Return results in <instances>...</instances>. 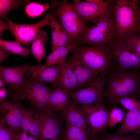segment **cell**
Here are the masks:
<instances>
[{
  "mask_svg": "<svg viewBox=\"0 0 140 140\" xmlns=\"http://www.w3.org/2000/svg\"><path fill=\"white\" fill-rule=\"evenodd\" d=\"M106 79L103 99L113 107L124 97L140 101V70H125L113 65Z\"/></svg>",
  "mask_w": 140,
  "mask_h": 140,
  "instance_id": "cell-1",
  "label": "cell"
},
{
  "mask_svg": "<svg viewBox=\"0 0 140 140\" xmlns=\"http://www.w3.org/2000/svg\"><path fill=\"white\" fill-rule=\"evenodd\" d=\"M114 1L116 41H123L128 35L133 33L140 25V1L138 0Z\"/></svg>",
  "mask_w": 140,
  "mask_h": 140,
  "instance_id": "cell-2",
  "label": "cell"
},
{
  "mask_svg": "<svg viewBox=\"0 0 140 140\" xmlns=\"http://www.w3.org/2000/svg\"><path fill=\"white\" fill-rule=\"evenodd\" d=\"M54 9L53 15L59 18L61 25L70 37L71 42L80 44L82 37L89 28L68 1L53 0L50 9Z\"/></svg>",
  "mask_w": 140,
  "mask_h": 140,
  "instance_id": "cell-3",
  "label": "cell"
},
{
  "mask_svg": "<svg viewBox=\"0 0 140 140\" xmlns=\"http://www.w3.org/2000/svg\"><path fill=\"white\" fill-rule=\"evenodd\" d=\"M73 51L88 67L106 77L113 65V55L109 45L76 47Z\"/></svg>",
  "mask_w": 140,
  "mask_h": 140,
  "instance_id": "cell-4",
  "label": "cell"
},
{
  "mask_svg": "<svg viewBox=\"0 0 140 140\" xmlns=\"http://www.w3.org/2000/svg\"><path fill=\"white\" fill-rule=\"evenodd\" d=\"M116 41V27L113 14L109 18L89 27L83 34L81 42L88 46H98L109 45Z\"/></svg>",
  "mask_w": 140,
  "mask_h": 140,
  "instance_id": "cell-5",
  "label": "cell"
},
{
  "mask_svg": "<svg viewBox=\"0 0 140 140\" xmlns=\"http://www.w3.org/2000/svg\"><path fill=\"white\" fill-rule=\"evenodd\" d=\"M28 78L26 79V86L20 96V101L28 100L35 110L38 113L55 112L49 101L50 94L53 90L31 76Z\"/></svg>",
  "mask_w": 140,
  "mask_h": 140,
  "instance_id": "cell-6",
  "label": "cell"
},
{
  "mask_svg": "<svg viewBox=\"0 0 140 140\" xmlns=\"http://www.w3.org/2000/svg\"><path fill=\"white\" fill-rule=\"evenodd\" d=\"M72 6L84 21L88 24H95L109 18L113 15L114 0H108L102 5H97L80 0H74Z\"/></svg>",
  "mask_w": 140,
  "mask_h": 140,
  "instance_id": "cell-7",
  "label": "cell"
},
{
  "mask_svg": "<svg viewBox=\"0 0 140 140\" xmlns=\"http://www.w3.org/2000/svg\"><path fill=\"white\" fill-rule=\"evenodd\" d=\"M106 83V77L99 75L96 80L82 88L68 93L69 98L78 106L101 103Z\"/></svg>",
  "mask_w": 140,
  "mask_h": 140,
  "instance_id": "cell-8",
  "label": "cell"
},
{
  "mask_svg": "<svg viewBox=\"0 0 140 140\" xmlns=\"http://www.w3.org/2000/svg\"><path fill=\"white\" fill-rule=\"evenodd\" d=\"M78 106L87 119L93 139L95 138L97 135L105 131L106 129L109 127V111L101 103Z\"/></svg>",
  "mask_w": 140,
  "mask_h": 140,
  "instance_id": "cell-9",
  "label": "cell"
},
{
  "mask_svg": "<svg viewBox=\"0 0 140 140\" xmlns=\"http://www.w3.org/2000/svg\"><path fill=\"white\" fill-rule=\"evenodd\" d=\"M53 14L49 12L41 21L32 24H19L7 19L9 24V30L14 36L15 41L20 44L28 46L31 43L41 28L50 26V19Z\"/></svg>",
  "mask_w": 140,
  "mask_h": 140,
  "instance_id": "cell-10",
  "label": "cell"
},
{
  "mask_svg": "<svg viewBox=\"0 0 140 140\" xmlns=\"http://www.w3.org/2000/svg\"><path fill=\"white\" fill-rule=\"evenodd\" d=\"M38 113L40 121L38 140H62L65 132L63 118L59 117L55 112Z\"/></svg>",
  "mask_w": 140,
  "mask_h": 140,
  "instance_id": "cell-11",
  "label": "cell"
},
{
  "mask_svg": "<svg viewBox=\"0 0 140 140\" xmlns=\"http://www.w3.org/2000/svg\"><path fill=\"white\" fill-rule=\"evenodd\" d=\"M28 63L13 67H6L1 65L0 73L4 77L5 83L8 86L7 95L9 99L19 95L26 86L25 75L29 67Z\"/></svg>",
  "mask_w": 140,
  "mask_h": 140,
  "instance_id": "cell-12",
  "label": "cell"
},
{
  "mask_svg": "<svg viewBox=\"0 0 140 140\" xmlns=\"http://www.w3.org/2000/svg\"><path fill=\"white\" fill-rule=\"evenodd\" d=\"M117 66L127 70H140V57L124 41H116L109 45Z\"/></svg>",
  "mask_w": 140,
  "mask_h": 140,
  "instance_id": "cell-13",
  "label": "cell"
},
{
  "mask_svg": "<svg viewBox=\"0 0 140 140\" xmlns=\"http://www.w3.org/2000/svg\"><path fill=\"white\" fill-rule=\"evenodd\" d=\"M72 53L70 58L65 61L71 67L76 77L78 83L77 91L96 80L100 75L87 66L73 51Z\"/></svg>",
  "mask_w": 140,
  "mask_h": 140,
  "instance_id": "cell-14",
  "label": "cell"
},
{
  "mask_svg": "<svg viewBox=\"0 0 140 140\" xmlns=\"http://www.w3.org/2000/svg\"><path fill=\"white\" fill-rule=\"evenodd\" d=\"M61 66H50L43 69L38 68L36 66L29 67L25 75L31 76L37 81L43 83H50L57 87Z\"/></svg>",
  "mask_w": 140,
  "mask_h": 140,
  "instance_id": "cell-15",
  "label": "cell"
},
{
  "mask_svg": "<svg viewBox=\"0 0 140 140\" xmlns=\"http://www.w3.org/2000/svg\"><path fill=\"white\" fill-rule=\"evenodd\" d=\"M61 116L66 123L83 130L91 136L90 129L85 116L80 109L70 99L66 109Z\"/></svg>",
  "mask_w": 140,
  "mask_h": 140,
  "instance_id": "cell-16",
  "label": "cell"
},
{
  "mask_svg": "<svg viewBox=\"0 0 140 140\" xmlns=\"http://www.w3.org/2000/svg\"><path fill=\"white\" fill-rule=\"evenodd\" d=\"M79 45L78 44L71 42L66 46L58 47L46 57V61L44 65L36 66L39 68L43 69L50 66H61L65 61L68 53Z\"/></svg>",
  "mask_w": 140,
  "mask_h": 140,
  "instance_id": "cell-17",
  "label": "cell"
},
{
  "mask_svg": "<svg viewBox=\"0 0 140 140\" xmlns=\"http://www.w3.org/2000/svg\"><path fill=\"white\" fill-rule=\"evenodd\" d=\"M78 86L77 80L72 68L65 61L61 66L56 88L65 89L69 93L76 91Z\"/></svg>",
  "mask_w": 140,
  "mask_h": 140,
  "instance_id": "cell-18",
  "label": "cell"
},
{
  "mask_svg": "<svg viewBox=\"0 0 140 140\" xmlns=\"http://www.w3.org/2000/svg\"><path fill=\"white\" fill-rule=\"evenodd\" d=\"M131 132L140 135V108L128 111L116 133L125 135Z\"/></svg>",
  "mask_w": 140,
  "mask_h": 140,
  "instance_id": "cell-19",
  "label": "cell"
},
{
  "mask_svg": "<svg viewBox=\"0 0 140 140\" xmlns=\"http://www.w3.org/2000/svg\"><path fill=\"white\" fill-rule=\"evenodd\" d=\"M49 101L52 107L62 116L66 109L69 101L68 92L64 89L55 88L50 94Z\"/></svg>",
  "mask_w": 140,
  "mask_h": 140,
  "instance_id": "cell-20",
  "label": "cell"
},
{
  "mask_svg": "<svg viewBox=\"0 0 140 140\" xmlns=\"http://www.w3.org/2000/svg\"><path fill=\"white\" fill-rule=\"evenodd\" d=\"M48 39V35L46 31L40 29L32 42L31 52L39 63L45 56V44Z\"/></svg>",
  "mask_w": 140,
  "mask_h": 140,
  "instance_id": "cell-21",
  "label": "cell"
},
{
  "mask_svg": "<svg viewBox=\"0 0 140 140\" xmlns=\"http://www.w3.org/2000/svg\"><path fill=\"white\" fill-rule=\"evenodd\" d=\"M90 135L83 130L66 123V129L62 140H92Z\"/></svg>",
  "mask_w": 140,
  "mask_h": 140,
  "instance_id": "cell-22",
  "label": "cell"
},
{
  "mask_svg": "<svg viewBox=\"0 0 140 140\" xmlns=\"http://www.w3.org/2000/svg\"><path fill=\"white\" fill-rule=\"evenodd\" d=\"M0 48L10 52L11 54H18L29 58L31 51L15 40L10 41L0 39Z\"/></svg>",
  "mask_w": 140,
  "mask_h": 140,
  "instance_id": "cell-23",
  "label": "cell"
},
{
  "mask_svg": "<svg viewBox=\"0 0 140 140\" xmlns=\"http://www.w3.org/2000/svg\"><path fill=\"white\" fill-rule=\"evenodd\" d=\"M29 1L28 0H0L1 19L6 20L8 19V14L10 11L15 9H20Z\"/></svg>",
  "mask_w": 140,
  "mask_h": 140,
  "instance_id": "cell-24",
  "label": "cell"
},
{
  "mask_svg": "<svg viewBox=\"0 0 140 140\" xmlns=\"http://www.w3.org/2000/svg\"><path fill=\"white\" fill-rule=\"evenodd\" d=\"M1 117L8 127L17 133L23 131L20 121L7 110L1 109Z\"/></svg>",
  "mask_w": 140,
  "mask_h": 140,
  "instance_id": "cell-25",
  "label": "cell"
},
{
  "mask_svg": "<svg viewBox=\"0 0 140 140\" xmlns=\"http://www.w3.org/2000/svg\"><path fill=\"white\" fill-rule=\"evenodd\" d=\"M50 8L48 3L45 5L35 3H31L26 6V14L31 17H37L41 15Z\"/></svg>",
  "mask_w": 140,
  "mask_h": 140,
  "instance_id": "cell-26",
  "label": "cell"
},
{
  "mask_svg": "<svg viewBox=\"0 0 140 140\" xmlns=\"http://www.w3.org/2000/svg\"><path fill=\"white\" fill-rule=\"evenodd\" d=\"M19 108L21 113L20 122L23 131L29 133L30 121L32 117L33 110L25 107L20 102H18Z\"/></svg>",
  "mask_w": 140,
  "mask_h": 140,
  "instance_id": "cell-27",
  "label": "cell"
},
{
  "mask_svg": "<svg viewBox=\"0 0 140 140\" xmlns=\"http://www.w3.org/2000/svg\"><path fill=\"white\" fill-rule=\"evenodd\" d=\"M124 115V110L116 106L111 108L108 113L109 127L111 128L122 122Z\"/></svg>",
  "mask_w": 140,
  "mask_h": 140,
  "instance_id": "cell-28",
  "label": "cell"
},
{
  "mask_svg": "<svg viewBox=\"0 0 140 140\" xmlns=\"http://www.w3.org/2000/svg\"><path fill=\"white\" fill-rule=\"evenodd\" d=\"M57 17L53 14L50 19V25L52 32V52L58 47L60 24L57 18Z\"/></svg>",
  "mask_w": 140,
  "mask_h": 140,
  "instance_id": "cell-29",
  "label": "cell"
},
{
  "mask_svg": "<svg viewBox=\"0 0 140 140\" xmlns=\"http://www.w3.org/2000/svg\"><path fill=\"white\" fill-rule=\"evenodd\" d=\"M40 125L39 114L36 110H33L30 122L29 133L37 140H38L40 136Z\"/></svg>",
  "mask_w": 140,
  "mask_h": 140,
  "instance_id": "cell-30",
  "label": "cell"
},
{
  "mask_svg": "<svg viewBox=\"0 0 140 140\" xmlns=\"http://www.w3.org/2000/svg\"><path fill=\"white\" fill-rule=\"evenodd\" d=\"M18 103H12L6 100L0 101L1 109L7 110L17 118L20 121L21 113L18 107Z\"/></svg>",
  "mask_w": 140,
  "mask_h": 140,
  "instance_id": "cell-31",
  "label": "cell"
},
{
  "mask_svg": "<svg viewBox=\"0 0 140 140\" xmlns=\"http://www.w3.org/2000/svg\"><path fill=\"white\" fill-rule=\"evenodd\" d=\"M1 117L0 121V140H15L17 133L6 126Z\"/></svg>",
  "mask_w": 140,
  "mask_h": 140,
  "instance_id": "cell-32",
  "label": "cell"
},
{
  "mask_svg": "<svg viewBox=\"0 0 140 140\" xmlns=\"http://www.w3.org/2000/svg\"><path fill=\"white\" fill-rule=\"evenodd\" d=\"M124 41L140 57V36L131 33L124 40Z\"/></svg>",
  "mask_w": 140,
  "mask_h": 140,
  "instance_id": "cell-33",
  "label": "cell"
},
{
  "mask_svg": "<svg viewBox=\"0 0 140 140\" xmlns=\"http://www.w3.org/2000/svg\"><path fill=\"white\" fill-rule=\"evenodd\" d=\"M119 103L128 111L140 108V101L133 98L126 97L121 98Z\"/></svg>",
  "mask_w": 140,
  "mask_h": 140,
  "instance_id": "cell-34",
  "label": "cell"
},
{
  "mask_svg": "<svg viewBox=\"0 0 140 140\" xmlns=\"http://www.w3.org/2000/svg\"><path fill=\"white\" fill-rule=\"evenodd\" d=\"M70 43L71 39L69 35L60 24L58 48L66 46Z\"/></svg>",
  "mask_w": 140,
  "mask_h": 140,
  "instance_id": "cell-35",
  "label": "cell"
},
{
  "mask_svg": "<svg viewBox=\"0 0 140 140\" xmlns=\"http://www.w3.org/2000/svg\"><path fill=\"white\" fill-rule=\"evenodd\" d=\"M99 134L101 135L100 137H97L99 140H122L123 135L116 133L111 134L105 130Z\"/></svg>",
  "mask_w": 140,
  "mask_h": 140,
  "instance_id": "cell-36",
  "label": "cell"
},
{
  "mask_svg": "<svg viewBox=\"0 0 140 140\" xmlns=\"http://www.w3.org/2000/svg\"><path fill=\"white\" fill-rule=\"evenodd\" d=\"M11 53L9 51L0 48V63L7 59Z\"/></svg>",
  "mask_w": 140,
  "mask_h": 140,
  "instance_id": "cell-37",
  "label": "cell"
},
{
  "mask_svg": "<svg viewBox=\"0 0 140 140\" xmlns=\"http://www.w3.org/2000/svg\"><path fill=\"white\" fill-rule=\"evenodd\" d=\"M122 140H140V135L134 134L123 135Z\"/></svg>",
  "mask_w": 140,
  "mask_h": 140,
  "instance_id": "cell-38",
  "label": "cell"
},
{
  "mask_svg": "<svg viewBox=\"0 0 140 140\" xmlns=\"http://www.w3.org/2000/svg\"><path fill=\"white\" fill-rule=\"evenodd\" d=\"M9 25L8 23L3 20L0 19V33L1 36L3 31L5 30H8L9 29Z\"/></svg>",
  "mask_w": 140,
  "mask_h": 140,
  "instance_id": "cell-39",
  "label": "cell"
},
{
  "mask_svg": "<svg viewBox=\"0 0 140 140\" xmlns=\"http://www.w3.org/2000/svg\"><path fill=\"white\" fill-rule=\"evenodd\" d=\"M27 134L23 131L17 133L15 140H28V136Z\"/></svg>",
  "mask_w": 140,
  "mask_h": 140,
  "instance_id": "cell-40",
  "label": "cell"
},
{
  "mask_svg": "<svg viewBox=\"0 0 140 140\" xmlns=\"http://www.w3.org/2000/svg\"><path fill=\"white\" fill-rule=\"evenodd\" d=\"M7 92L5 87L0 88V101L6 100Z\"/></svg>",
  "mask_w": 140,
  "mask_h": 140,
  "instance_id": "cell-41",
  "label": "cell"
},
{
  "mask_svg": "<svg viewBox=\"0 0 140 140\" xmlns=\"http://www.w3.org/2000/svg\"><path fill=\"white\" fill-rule=\"evenodd\" d=\"M86 2L97 5L103 4L105 2L103 0H86Z\"/></svg>",
  "mask_w": 140,
  "mask_h": 140,
  "instance_id": "cell-42",
  "label": "cell"
},
{
  "mask_svg": "<svg viewBox=\"0 0 140 140\" xmlns=\"http://www.w3.org/2000/svg\"><path fill=\"white\" fill-rule=\"evenodd\" d=\"M5 82L3 75L0 73V88L5 87Z\"/></svg>",
  "mask_w": 140,
  "mask_h": 140,
  "instance_id": "cell-43",
  "label": "cell"
},
{
  "mask_svg": "<svg viewBox=\"0 0 140 140\" xmlns=\"http://www.w3.org/2000/svg\"><path fill=\"white\" fill-rule=\"evenodd\" d=\"M133 34L137 35L140 36V25L138 29Z\"/></svg>",
  "mask_w": 140,
  "mask_h": 140,
  "instance_id": "cell-44",
  "label": "cell"
},
{
  "mask_svg": "<svg viewBox=\"0 0 140 140\" xmlns=\"http://www.w3.org/2000/svg\"><path fill=\"white\" fill-rule=\"evenodd\" d=\"M28 140H37L34 137H32L31 136H28Z\"/></svg>",
  "mask_w": 140,
  "mask_h": 140,
  "instance_id": "cell-45",
  "label": "cell"
},
{
  "mask_svg": "<svg viewBox=\"0 0 140 140\" xmlns=\"http://www.w3.org/2000/svg\"><path fill=\"white\" fill-rule=\"evenodd\" d=\"M92 140H99L97 137H96L95 138L93 139Z\"/></svg>",
  "mask_w": 140,
  "mask_h": 140,
  "instance_id": "cell-46",
  "label": "cell"
}]
</instances>
